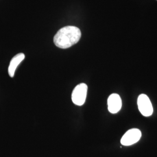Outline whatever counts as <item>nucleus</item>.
I'll list each match as a JSON object with an SVG mask.
<instances>
[{
  "label": "nucleus",
  "instance_id": "nucleus-1",
  "mask_svg": "<svg viewBox=\"0 0 157 157\" xmlns=\"http://www.w3.org/2000/svg\"><path fill=\"white\" fill-rule=\"evenodd\" d=\"M81 36V31L78 28L67 26L57 32L54 37V43L58 48L66 49L78 43Z\"/></svg>",
  "mask_w": 157,
  "mask_h": 157
},
{
  "label": "nucleus",
  "instance_id": "nucleus-2",
  "mask_svg": "<svg viewBox=\"0 0 157 157\" xmlns=\"http://www.w3.org/2000/svg\"><path fill=\"white\" fill-rule=\"evenodd\" d=\"M87 86L85 83H80L76 86L72 93V100L73 103L78 106L83 105L86 101Z\"/></svg>",
  "mask_w": 157,
  "mask_h": 157
},
{
  "label": "nucleus",
  "instance_id": "nucleus-3",
  "mask_svg": "<svg viewBox=\"0 0 157 157\" xmlns=\"http://www.w3.org/2000/svg\"><path fill=\"white\" fill-rule=\"evenodd\" d=\"M137 105L141 113L146 117L151 116L153 113V108L148 97L142 94L139 96Z\"/></svg>",
  "mask_w": 157,
  "mask_h": 157
},
{
  "label": "nucleus",
  "instance_id": "nucleus-4",
  "mask_svg": "<svg viewBox=\"0 0 157 157\" xmlns=\"http://www.w3.org/2000/svg\"><path fill=\"white\" fill-rule=\"evenodd\" d=\"M141 137V133L139 129H130L123 136L121 143L124 146H131L140 140Z\"/></svg>",
  "mask_w": 157,
  "mask_h": 157
},
{
  "label": "nucleus",
  "instance_id": "nucleus-5",
  "mask_svg": "<svg viewBox=\"0 0 157 157\" xmlns=\"http://www.w3.org/2000/svg\"><path fill=\"white\" fill-rule=\"evenodd\" d=\"M122 107V100L118 94H112L108 98V108L111 113H117Z\"/></svg>",
  "mask_w": 157,
  "mask_h": 157
},
{
  "label": "nucleus",
  "instance_id": "nucleus-6",
  "mask_svg": "<svg viewBox=\"0 0 157 157\" xmlns=\"http://www.w3.org/2000/svg\"><path fill=\"white\" fill-rule=\"evenodd\" d=\"M25 56L23 53H19L12 58L8 67V73L10 77L13 78L14 76L17 67L25 59Z\"/></svg>",
  "mask_w": 157,
  "mask_h": 157
},
{
  "label": "nucleus",
  "instance_id": "nucleus-7",
  "mask_svg": "<svg viewBox=\"0 0 157 157\" xmlns=\"http://www.w3.org/2000/svg\"></svg>",
  "mask_w": 157,
  "mask_h": 157
}]
</instances>
